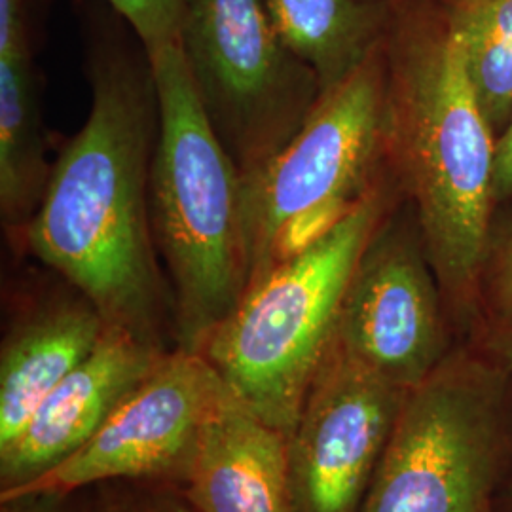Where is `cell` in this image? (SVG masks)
Masks as SVG:
<instances>
[{
  "label": "cell",
  "mask_w": 512,
  "mask_h": 512,
  "mask_svg": "<svg viewBox=\"0 0 512 512\" xmlns=\"http://www.w3.org/2000/svg\"><path fill=\"white\" fill-rule=\"evenodd\" d=\"M181 492L198 512H294L289 435L224 385Z\"/></svg>",
  "instance_id": "4fadbf2b"
},
{
  "label": "cell",
  "mask_w": 512,
  "mask_h": 512,
  "mask_svg": "<svg viewBox=\"0 0 512 512\" xmlns=\"http://www.w3.org/2000/svg\"><path fill=\"white\" fill-rule=\"evenodd\" d=\"M387 165L410 203L454 332L484 329L494 238V129L439 0H389Z\"/></svg>",
  "instance_id": "7a4b0ae2"
},
{
  "label": "cell",
  "mask_w": 512,
  "mask_h": 512,
  "mask_svg": "<svg viewBox=\"0 0 512 512\" xmlns=\"http://www.w3.org/2000/svg\"><path fill=\"white\" fill-rule=\"evenodd\" d=\"M401 196L389 171L329 234L255 281L200 351L256 416L285 435L329 351L353 270Z\"/></svg>",
  "instance_id": "277c9868"
},
{
  "label": "cell",
  "mask_w": 512,
  "mask_h": 512,
  "mask_svg": "<svg viewBox=\"0 0 512 512\" xmlns=\"http://www.w3.org/2000/svg\"><path fill=\"white\" fill-rule=\"evenodd\" d=\"M0 512H84V507L80 492L71 495L37 492L0 499Z\"/></svg>",
  "instance_id": "44dd1931"
},
{
  "label": "cell",
  "mask_w": 512,
  "mask_h": 512,
  "mask_svg": "<svg viewBox=\"0 0 512 512\" xmlns=\"http://www.w3.org/2000/svg\"><path fill=\"white\" fill-rule=\"evenodd\" d=\"M107 327L92 300L55 272L16 294L0 344V448L55 385L88 359Z\"/></svg>",
  "instance_id": "7c38bea8"
},
{
  "label": "cell",
  "mask_w": 512,
  "mask_h": 512,
  "mask_svg": "<svg viewBox=\"0 0 512 512\" xmlns=\"http://www.w3.org/2000/svg\"><path fill=\"white\" fill-rule=\"evenodd\" d=\"M52 167L35 52L0 55V219L16 251H23Z\"/></svg>",
  "instance_id": "5bb4252c"
},
{
  "label": "cell",
  "mask_w": 512,
  "mask_h": 512,
  "mask_svg": "<svg viewBox=\"0 0 512 512\" xmlns=\"http://www.w3.org/2000/svg\"><path fill=\"white\" fill-rule=\"evenodd\" d=\"M387 173L382 40L363 65L321 95L293 141L243 181L247 289L329 234Z\"/></svg>",
  "instance_id": "8992f818"
},
{
  "label": "cell",
  "mask_w": 512,
  "mask_h": 512,
  "mask_svg": "<svg viewBox=\"0 0 512 512\" xmlns=\"http://www.w3.org/2000/svg\"><path fill=\"white\" fill-rule=\"evenodd\" d=\"M482 319V332L512 321V220L499 238L492 239L482 277Z\"/></svg>",
  "instance_id": "d6986e66"
},
{
  "label": "cell",
  "mask_w": 512,
  "mask_h": 512,
  "mask_svg": "<svg viewBox=\"0 0 512 512\" xmlns=\"http://www.w3.org/2000/svg\"><path fill=\"white\" fill-rule=\"evenodd\" d=\"M37 0H0V55L35 52Z\"/></svg>",
  "instance_id": "ffe728a7"
},
{
  "label": "cell",
  "mask_w": 512,
  "mask_h": 512,
  "mask_svg": "<svg viewBox=\"0 0 512 512\" xmlns=\"http://www.w3.org/2000/svg\"><path fill=\"white\" fill-rule=\"evenodd\" d=\"M150 63L160 109L152 238L173 296L175 346L200 353L249 285L243 177L203 112L181 44Z\"/></svg>",
  "instance_id": "3957f363"
},
{
  "label": "cell",
  "mask_w": 512,
  "mask_h": 512,
  "mask_svg": "<svg viewBox=\"0 0 512 512\" xmlns=\"http://www.w3.org/2000/svg\"><path fill=\"white\" fill-rule=\"evenodd\" d=\"M473 342L484 349L499 365L512 372V321L488 327ZM501 511L512 512V482L503 495Z\"/></svg>",
  "instance_id": "7402d4cb"
},
{
  "label": "cell",
  "mask_w": 512,
  "mask_h": 512,
  "mask_svg": "<svg viewBox=\"0 0 512 512\" xmlns=\"http://www.w3.org/2000/svg\"><path fill=\"white\" fill-rule=\"evenodd\" d=\"M494 194L497 203L512 198V116L495 141Z\"/></svg>",
  "instance_id": "603a6c76"
},
{
  "label": "cell",
  "mask_w": 512,
  "mask_h": 512,
  "mask_svg": "<svg viewBox=\"0 0 512 512\" xmlns=\"http://www.w3.org/2000/svg\"><path fill=\"white\" fill-rule=\"evenodd\" d=\"M330 346L406 391L456 348L439 279L404 200L389 211L349 279Z\"/></svg>",
  "instance_id": "ba28073f"
},
{
  "label": "cell",
  "mask_w": 512,
  "mask_h": 512,
  "mask_svg": "<svg viewBox=\"0 0 512 512\" xmlns=\"http://www.w3.org/2000/svg\"><path fill=\"white\" fill-rule=\"evenodd\" d=\"M181 48L243 181L293 141L323 95L317 74L277 35L264 0H186Z\"/></svg>",
  "instance_id": "52a82bcc"
},
{
  "label": "cell",
  "mask_w": 512,
  "mask_h": 512,
  "mask_svg": "<svg viewBox=\"0 0 512 512\" xmlns=\"http://www.w3.org/2000/svg\"><path fill=\"white\" fill-rule=\"evenodd\" d=\"M90 2V0H76ZM129 25L143 44L148 59L169 46L181 44L186 0H99Z\"/></svg>",
  "instance_id": "ac0fdd59"
},
{
  "label": "cell",
  "mask_w": 512,
  "mask_h": 512,
  "mask_svg": "<svg viewBox=\"0 0 512 512\" xmlns=\"http://www.w3.org/2000/svg\"><path fill=\"white\" fill-rule=\"evenodd\" d=\"M512 372L459 342L404 403L359 512H503Z\"/></svg>",
  "instance_id": "5b68a950"
},
{
  "label": "cell",
  "mask_w": 512,
  "mask_h": 512,
  "mask_svg": "<svg viewBox=\"0 0 512 512\" xmlns=\"http://www.w3.org/2000/svg\"><path fill=\"white\" fill-rule=\"evenodd\" d=\"M226 382L202 353L175 348L137 385L71 458L14 495L78 494L131 480L183 488L203 425Z\"/></svg>",
  "instance_id": "9c48e42d"
},
{
  "label": "cell",
  "mask_w": 512,
  "mask_h": 512,
  "mask_svg": "<svg viewBox=\"0 0 512 512\" xmlns=\"http://www.w3.org/2000/svg\"><path fill=\"white\" fill-rule=\"evenodd\" d=\"M410 391L330 346L289 435L294 512H359Z\"/></svg>",
  "instance_id": "30bf717a"
},
{
  "label": "cell",
  "mask_w": 512,
  "mask_h": 512,
  "mask_svg": "<svg viewBox=\"0 0 512 512\" xmlns=\"http://www.w3.org/2000/svg\"><path fill=\"white\" fill-rule=\"evenodd\" d=\"M283 44L317 74L323 93L382 44L389 0H264Z\"/></svg>",
  "instance_id": "9a60e30c"
},
{
  "label": "cell",
  "mask_w": 512,
  "mask_h": 512,
  "mask_svg": "<svg viewBox=\"0 0 512 512\" xmlns=\"http://www.w3.org/2000/svg\"><path fill=\"white\" fill-rule=\"evenodd\" d=\"M92 109L59 150L23 251L86 294L109 327L175 349L173 296L150 226L158 92L139 38L107 4L86 25Z\"/></svg>",
  "instance_id": "6da1fadb"
},
{
  "label": "cell",
  "mask_w": 512,
  "mask_h": 512,
  "mask_svg": "<svg viewBox=\"0 0 512 512\" xmlns=\"http://www.w3.org/2000/svg\"><path fill=\"white\" fill-rule=\"evenodd\" d=\"M486 120L499 137L512 116V0H439Z\"/></svg>",
  "instance_id": "2e32d148"
},
{
  "label": "cell",
  "mask_w": 512,
  "mask_h": 512,
  "mask_svg": "<svg viewBox=\"0 0 512 512\" xmlns=\"http://www.w3.org/2000/svg\"><path fill=\"white\" fill-rule=\"evenodd\" d=\"M84 512H198L181 488L158 482L114 480L80 492Z\"/></svg>",
  "instance_id": "e0dca14e"
},
{
  "label": "cell",
  "mask_w": 512,
  "mask_h": 512,
  "mask_svg": "<svg viewBox=\"0 0 512 512\" xmlns=\"http://www.w3.org/2000/svg\"><path fill=\"white\" fill-rule=\"evenodd\" d=\"M164 353L128 330L107 327L88 359L55 385L18 435L0 448V497L16 494L71 458Z\"/></svg>",
  "instance_id": "8fae6325"
}]
</instances>
